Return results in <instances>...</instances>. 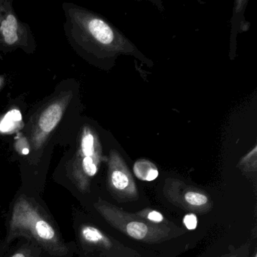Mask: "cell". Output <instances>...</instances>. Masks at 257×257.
Instances as JSON below:
<instances>
[{
  "label": "cell",
  "instance_id": "1",
  "mask_svg": "<svg viewBox=\"0 0 257 257\" xmlns=\"http://www.w3.org/2000/svg\"><path fill=\"white\" fill-rule=\"evenodd\" d=\"M9 214L7 235L0 243V257H6L12 243L19 237L37 243L47 257H71V245L64 240L55 219L37 196L21 190Z\"/></svg>",
  "mask_w": 257,
  "mask_h": 257
},
{
  "label": "cell",
  "instance_id": "2",
  "mask_svg": "<svg viewBox=\"0 0 257 257\" xmlns=\"http://www.w3.org/2000/svg\"><path fill=\"white\" fill-rule=\"evenodd\" d=\"M73 35L79 44L100 55L130 53L134 46L104 20L82 10L70 14Z\"/></svg>",
  "mask_w": 257,
  "mask_h": 257
},
{
  "label": "cell",
  "instance_id": "3",
  "mask_svg": "<svg viewBox=\"0 0 257 257\" xmlns=\"http://www.w3.org/2000/svg\"><path fill=\"white\" fill-rule=\"evenodd\" d=\"M102 157L101 144L97 134L90 127H84L79 148L67 163L69 183L81 193L88 192L91 180L98 172Z\"/></svg>",
  "mask_w": 257,
  "mask_h": 257
},
{
  "label": "cell",
  "instance_id": "4",
  "mask_svg": "<svg viewBox=\"0 0 257 257\" xmlns=\"http://www.w3.org/2000/svg\"><path fill=\"white\" fill-rule=\"evenodd\" d=\"M25 26L18 20L7 3L0 2V44L7 48L19 47L27 38Z\"/></svg>",
  "mask_w": 257,
  "mask_h": 257
},
{
  "label": "cell",
  "instance_id": "5",
  "mask_svg": "<svg viewBox=\"0 0 257 257\" xmlns=\"http://www.w3.org/2000/svg\"><path fill=\"white\" fill-rule=\"evenodd\" d=\"M109 183L114 192L128 195L137 194L136 186L132 174L121 155L116 150H112L109 154Z\"/></svg>",
  "mask_w": 257,
  "mask_h": 257
},
{
  "label": "cell",
  "instance_id": "6",
  "mask_svg": "<svg viewBox=\"0 0 257 257\" xmlns=\"http://www.w3.org/2000/svg\"><path fill=\"white\" fill-rule=\"evenodd\" d=\"M64 100L54 102L43 111L37 121V126L34 136V147H41L44 140L52 133L62 118L65 109Z\"/></svg>",
  "mask_w": 257,
  "mask_h": 257
},
{
  "label": "cell",
  "instance_id": "7",
  "mask_svg": "<svg viewBox=\"0 0 257 257\" xmlns=\"http://www.w3.org/2000/svg\"><path fill=\"white\" fill-rule=\"evenodd\" d=\"M134 172L139 180L153 181L159 176V171L154 164L146 159H141L135 162Z\"/></svg>",
  "mask_w": 257,
  "mask_h": 257
},
{
  "label": "cell",
  "instance_id": "8",
  "mask_svg": "<svg viewBox=\"0 0 257 257\" xmlns=\"http://www.w3.org/2000/svg\"><path fill=\"white\" fill-rule=\"evenodd\" d=\"M25 238V237H24ZM25 241L6 257H47L41 248L32 240L25 238Z\"/></svg>",
  "mask_w": 257,
  "mask_h": 257
},
{
  "label": "cell",
  "instance_id": "9",
  "mask_svg": "<svg viewBox=\"0 0 257 257\" xmlns=\"http://www.w3.org/2000/svg\"><path fill=\"white\" fill-rule=\"evenodd\" d=\"M22 123V115L20 110L13 109L9 111L0 121V132L10 134L19 128Z\"/></svg>",
  "mask_w": 257,
  "mask_h": 257
},
{
  "label": "cell",
  "instance_id": "10",
  "mask_svg": "<svg viewBox=\"0 0 257 257\" xmlns=\"http://www.w3.org/2000/svg\"><path fill=\"white\" fill-rule=\"evenodd\" d=\"M125 232L133 238L143 240L148 235L150 228L144 222L132 221L126 225Z\"/></svg>",
  "mask_w": 257,
  "mask_h": 257
},
{
  "label": "cell",
  "instance_id": "11",
  "mask_svg": "<svg viewBox=\"0 0 257 257\" xmlns=\"http://www.w3.org/2000/svg\"><path fill=\"white\" fill-rule=\"evenodd\" d=\"M188 204L193 207H201L208 202V198L204 194L198 192H186L184 197Z\"/></svg>",
  "mask_w": 257,
  "mask_h": 257
},
{
  "label": "cell",
  "instance_id": "12",
  "mask_svg": "<svg viewBox=\"0 0 257 257\" xmlns=\"http://www.w3.org/2000/svg\"><path fill=\"white\" fill-rule=\"evenodd\" d=\"M183 223L189 230H194L198 225V219L193 213H189L183 218Z\"/></svg>",
  "mask_w": 257,
  "mask_h": 257
},
{
  "label": "cell",
  "instance_id": "13",
  "mask_svg": "<svg viewBox=\"0 0 257 257\" xmlns=\"http://www.w3.org/2000/svg\"><path fill=\"white\" fill-rule=\"evenodd\" d=\"M22 140H18L16 144V150L19 152V154L22 156H27L30 153V147L28 142L25 138H22Z\"/></svg>",
  "mask_w": 257,
  "mask_h": 257
},
{
  "label": "cell",
  "instance_id": "14",
  "mask_svg": "<svg viewBox=\"0 0 257 257\" xmlns=\"http://www.w3.org/2000/svg\"><path fill=\"white\" fill-rule=\"evenodd\" d=\"M147 218H148L149 220L154 222H161L164 219L162 213L156 211V210H153V211H150V213H148Z\"/></svg>",
  "mask_w": 257,
  "mask_h": 257
},
{
  "label": "cell",
  "instance_id": "15",
  "mask_svg": "<svg viewBox=\"0 0 257 257\" xmlns=\"http://www.w3.org/2000/svg\"><path fill=\"white\" fill-rule=\"evenodd\" d=\"M0 83H1V81H0Z\"/></svg>",
  "mask_w": 257,
  "mask_h": 257
},
{
  "label": "cell",
  "instance_id": "16",
  "mask_svg": "<svg viewBox=\"0 0 257 257\" xmlns=\"http://www.w3.org/2000/svg\"><path fill=\"white\" fill-rule=\"evenodd\" d=\"M0 243H1V242H0Z\"/></svg>",
  "mask_w": 257,
  "mask_h": 257
}]
</instances>
